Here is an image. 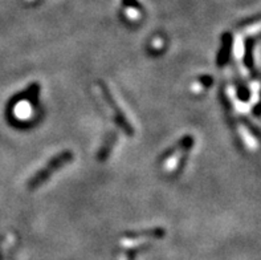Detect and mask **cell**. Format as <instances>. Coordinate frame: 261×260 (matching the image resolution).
Instances as JSON below:
<instances>
[{
  "mask_svg": "<svg viewBox=\"0 0 261 260\" xmlns=\"http://www.w3.org/2000/svg\"><path fill=\"white\" fill-rule=\"evenodd\" d=\"M68 158H71V154H67V153L61 154V155L57 158V160L53 161L54 164H52V168H50L48 171H50L53 168L54 169L60 168L61 165L64 164V160H68ZM48 171H45V173H40V174L37 175V177H36L35 179H32V182H31V187H36V186H37V185H40V182L43 181V179L48 178Z\"/></svg>",
  "mask_w": 261,
  "mask_h": 260,
  "instance_id": "obj_1",
  "label": "cell"
}]
</instances>
